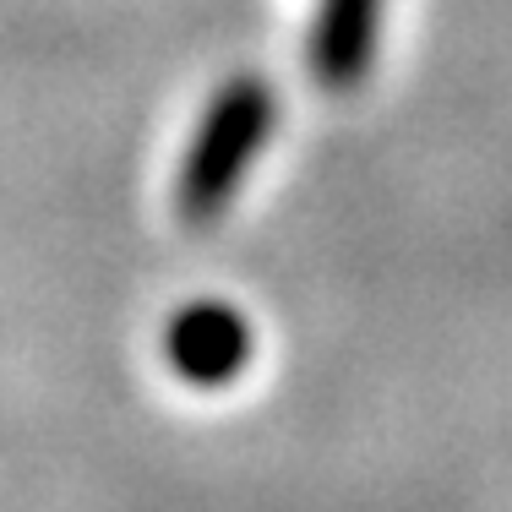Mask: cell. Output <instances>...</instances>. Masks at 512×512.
<instances>
[{"label": "cell", "instance_id": "1", "mask_svg": "<svg viewBox=\"0 0 512 512\" xmlns=\"http://www.w3.org/2000/svg\"><path fill=\"white\" fill-rule=\"evenodd\" d=\"M273 137V88L262 77H229L202 109V126L186 148L175 180V202L186 224H218L240 191L251 158Z\"/></svg>", "mask_w": 512, "mask_h": 512}, {"label": "cell", "instance_id": "2", "mask_svg": "<svg viewBox=\"0 0 512 512\" xmlns=\"http://www.w3.org/2000/svg\"><path fill=\"white\" fill-rule=\"evenodd\" d=\"M164 360L186 387H229L251 365V327L224 300H191L164 327Z\"/></svg>", "mask_w": 512, "mask_h": 512}, {"label": "cell", "instance_id": "3", "mask_svg": "<svg viewBox=\"0 0 512 512\" xmlns=\"http://www.w3.org/2000/svg\"><path fill=\"white\" fill-rule=\"evenodd\" d=\"M376 28H382V0H322L311 33V66L333 93L365 77L376 55Z\"/></svg>", "mask_w": 512, "mask_h": 512}]
</instances>
